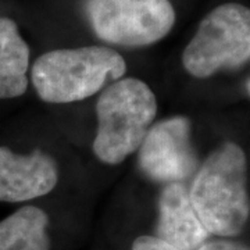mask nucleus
<instances>
[{"mask_svg": "<svg viewBox=\"0 0 250 250\" xmlns=\"http://www.w3.org/2000/svg\"><path fill=\"white\" fill-rule=\"evenodd\" d=\"M250 59V10L224 3L206 16L182 52L185 71L207 80L224 70H239Z\"/></svg>", "mask_w": 250, "mask_h": 250, "instance_id": "nucleus-4", "label": "nucleus"}, {"mask_svg": "<svg viewBox=\"0 0 250 250\" xmlns=\"http://www.w3.org/2000/svg\"><path fill=\"white\" fill-rule=\"evenodd\" d=\"M49 215L36 206H24L0 221V250H50Z\"/></svg>", "mask_w": 250, "mask_h": 250, "instance_id": "nucleus-10", "label": "nucleus"}, {"mask_svg": "<svg viewBox=\"0 0 250 250\" xmlns=\"http://www.w3.org/2000/svg\"><path fill=\"white\" fill-rule=\"evenodd\" d=\"M31 49L10 18H0V99L22 96L29 86Z\"/></svg>", "mask_w": 250, "mask_h": 250, "instance_id": "nucleus-9", "label": "nucleus"}, {"mask_svg": "<svg viewBox=\"0 0 250 250\" xmlns=\"http://www.w3.org/2000/svg\"><path fill=\"white\" fill-rule=\"evenodd\" d=\"M59 178V164L49 153H16L0 146V202L24 203L46 196Z\"/></svg>", "mask_w": 250, "mask_h": 250, "instance_id": "nucleus-7", "label": "nucleus"}, {"mask_svg": "<svg viewBox=\"0 0 250 250\" xmlns=\"http://www.w3.org/2000/svg\"><path fill=\"white\" fill-rule=\"evenodd\" d=\"M197 250H249V248L228 238H215L206 241Z\"/></svg>", "mask_w": 250, "mask_h": 250, "instance_id": "nucleus-12", "label": "nucleus"}, {"mask_svg": "<svg viewBox=\"0 0 250 250\" xmlns=\"http://www.w3.org/2000/svg\"><path fill=\"white\" fill-rule=\"evenodd\" d=\"M85 11L99 39L123 47L160 42L177 20L170 0H86Z\"/></svg>", "mask_w": 250, "mask_h": 250, "instance_id": "nucleus-5", "label": "nucleus"}, {"mask_svg": "<svg viewBox=\"0 0 250 250\" xmlns=\"http://www.w3.org/2000/svg\"><path fill=\"white\" fill-rule=\"evenodd\" d=\"M96 134L92 150L107 166H118L138 152L156 123L157 96L141 78L123 77L108 83L96 100Z\"/></svg>", "mask_w": 250, "mask_h": 250, "instance_id": "nucleus-3", "label": "nucleus"}, {"mask_svg": "<svg viewBox=\"0 0 250 250\" xmlns=\"http://www.w3.org/2000/svg\"><path fill=\"white\" fill-rule=\"evenodd\" d=\"M136 153L143 175L161 185L187 184L200 166L192 141V121L185 116L154 123Z\"/></svg>", "mask_w": 250, "mask_h": 250, "instance_id": "nucleus-6", "label": "nucleus"}, {"mask_svg": "<svg viewBox=\"0 0 250 250\" xmlns=\"http://www.w3.org/2000/svg\"><path fill=\"white\" fill-rule=\"evenodd\" d=\"M188 193L210 236L228 239L239 236L250 217L245 150L231 141L217 146L200 163Z\"/></svg>", "mask_w": 250, "mask_h": 250, "instance_id": "nucleus-1", "label": "nucleus"}, {"mask_svg": "<svg viewBox=\"0 0 250 250\" xmlns=\"http://www.w3.org/2000/svg\"><path fill=\"white\" fill-rule=\"evenodd\" d=\"M154 236L177 250H197L211 238L190 203L187 184L163 187L157 200Z\"/></svg>", "mask_w": 250, "mask_h": 250, "instance_id": "nucleus-8", "label": "nucleus"}, {"mask_svg": "<svg viewBox=\"0 0 250 250\" xmlns=\"http://www.w3.org/2000/svg\"><path fill=\"white\" fill-rule=\"evenodd\" d=\"M131 250H177L172 248L171 245L166 243L164 241L159 239L154 235H142L138 236L132 245H131Z\"/></svg>", "mask_w": 250, "mask_h": 250, "instance_id": "nucleus-11", "label": "nucleus"}, {"mask_svg": "<svg viewBox=\"0 0 250 250\" xmlns=\"http://www.w3.org/2000/svg\"><path fill=\"white\" fill-rule=\"evenodd\" d=\"M125 72L126 62L114 49L81 46L41 54L29 68V82L42 102L70 104L99 95Z\"/></svg>", "mask_w": 250, "mask_h": 250, "instance_id": "nucleus-2", "label": "nucleus"}]
</instances>
